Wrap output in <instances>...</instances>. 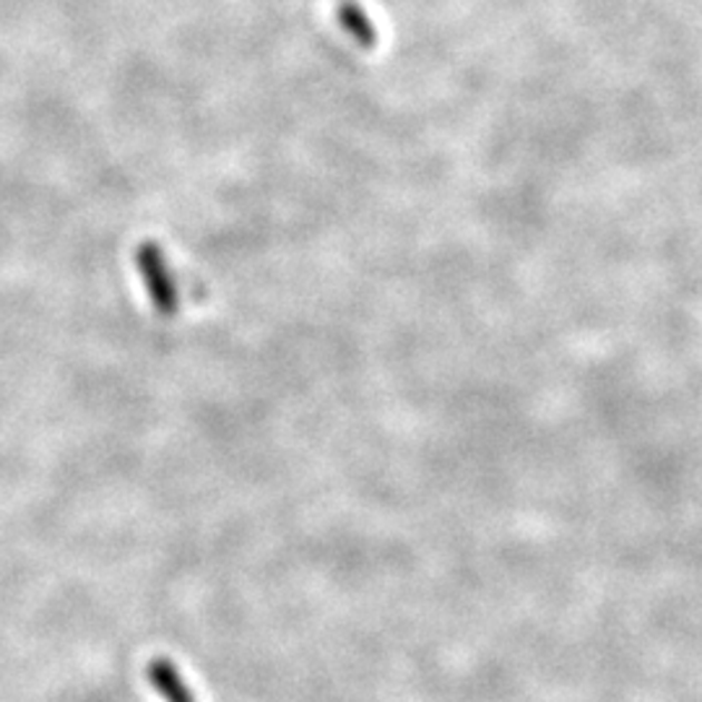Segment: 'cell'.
<instances>
[{
  "label": "cell",
  "instance_id": "3957f363",
  "mask_svg": "<svg viewBox=\"0 0 702 702\" xmlns=\"http://www.w3.org/2000/svg\"><path fill=\"white\" fill-rule=\"evenodd\" d=\"M148 676L154 679L156 686H159V692L169 702H195L193 694L187 692V686L183 682H179V676L175 674V669H172L169 663H164V661L152 663V669H148Z\"/></svg>",
  "mask_w": 702,
  "mask_h": 702
},
{
  "label": "cell",
  "instance_id": "7a4b0ae2",
  "mask_svg": "<svg viewBox=\"0 0 702 702\" xmlns=\"http://www.w3.org/2000/svg\"><path fill=\"white\" fill-rule=\"evenodd\" d=\"M333 16L343 35L362 47V50H374L380 45V31L362 3H357V0H335Z\"/></svg>",
  "mask_w": 702,
  "mask_h": 702
},
{
  "label": "cell",
  "instance_id": "6da1fadb",
  "mask_svg": "<svg viewBox=\"0 0 702 702\" xmlns=\"http://www.w3.org/2000/svg\"><path fill=\"white\" fill-rule=\"evenodd\" d=\"M136 263L156 308H159L162 315H172L177 310V292L175 281H172L167 271V263H164L162 247L156 242H144L136 253Z\"/></svg>",
  "mask_w": 702,
  "mask_h": 702
}]
</instances>
